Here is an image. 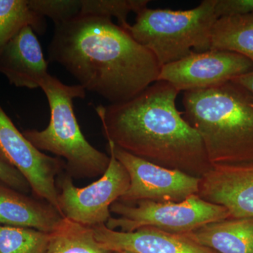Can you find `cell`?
Masks as SVG:
<instances>
[{"mask_svg": "<svg viewBox=\"0 0 253 253\" xmlns=\"http://www.w3.org/2000/svg\"><path fill=\"white\" fill-rule=\"evenodd\" d=\"M49 59L111 104L135 97L158 81L157 59L111 18L78 15L55 24Z\"/></svg>", "mask_w": 253, "mask_h": 253, "instance_id": "obj_1", "label": "cell"}, {"mask_svg": "<svg viewBox=\"0 0 253 253\" xmlns=\"http://www.w3.org/2000/svg\"><path fill=\"white\" fill-rule=\"evenodd\" d=\"M179 91L158 81L125 102L99 105L107 141L161 167L201 178L212 166L198 131L176 108Z\"/></svg>", "mask_w": 253, "mask_h": 253, "instance_id": "obj_2", "label": "cell"}, {"mask_svg": "<svg viewBox=\"0 0 253 253\" xmlns=\"http://www.w3.org/2000/svg\"><path fill=\"white\" fill-rule=\"evenodd\" d=\"M183 117L199 133L210 163H253V95L235 82L185 91Z\"/></svg>", "mask_w": 253, "mask_h": 253, "instance_id": "obj_3", "label": "cell"}, {"mask_svg": "<svg viewBox=\"0 0 253 253\" xmlns=\"http://www.w3.org/2000/svg\"><path fill=\"white\" fill-rule=\"evenodd\" d=\"M41 88L49 103V126L43 130L28 129L23 131V135L40 151L63 158L66 174L73 179L102 176L109 167L110 156L88 142L73 109V99H84L85 89L81 84H63L51 75Z\"/></svg>", "mask_w": 253, "mask_h": 253, "instance_id": "obj_4", "label": "cell"}, {"mask_svg": "<svg viewBox=\"0 0 253 253\" xmlns=\"http://www.w3.org/2000/svg\"><path fill=\"white\" fill-rule=\"evenodd\" d=\"M216 0H204L194 9L146 7L136 14L127 31L149 49L160 66L175 62L195 52L211 49V33L218 19Z\"/></svg>", "mask_w": 253, "mask_h": 253, "instance_id": "obj_5", "label": "cell"}, {"mask_svg": "<svg viewBox=\"0 0 253 253\" xmlns=\"http://www.w3.org/2000/svg\"><path fill=\"white\" fill-rule=\"evenodd\" d=\"M110 211L117 217L110 218L106 226L123 232L151 226L172 234H186L208 223L231 218L226 208L207 202L198 195L178 203L117 201Z\"/></svg>", "mask_w": 253, "mask_h": 253, "instance_id": "obj_6", "label": "cell"}, {"mask_svg": "<svg viewBox=\"0 0 253 253\" xmlns=\"http://www.w3.org/2000/svg\"><path fill=\"white\" fill-rule=\"evenodd\" d=\"M110 163L106 172L98 180L83 188L76 187L67 174L59 175L56 181L60 189L58 202L63 217L92 226L106 224L111 217L110 208L126 194L129 186V174L108 142Z\"/></svg>", "mask_w": 253, "mask_h": 253, "instance_id": "obj_7", "label": "cell"}, {"mask_svg": "<svg viewBox=\"0 0 253 253\" xmlns=\"http://www.w3.org/2000/svg\"><path fill=\"white\" fill-rule=\"evenodd\" d=\"M0 153L24 176L35 196L49 203L60 212L56 178L65 168L64 161L47 156L35 147L16 128L1 105Z\"/></svg>", "mask_w": 253, "mask_h": 253, "instance_id": "obj_8", "label": "cell"}, {"mask_svg": "<svg viewBox=\"0 0 253 253\" xmlns=\"http://www.w3.org/2000/svg\"><path fill=\"white\" fill-rule=\"evenodd\" d=\"M109 141L112 144L115 156L126 168L130 179L127 191L118 201L133 203L150 200L178 203L198 195L200 178L161 167L136 157Z\"/></svg>", "mask_w": 253, "mask_h": 253, "instance_id": "obj_9", "label": "cell"}, {"mask_svg": "<svg viewBox=\"0 0 253 253\" xmlns=\"http://www.w3.org/2000/svg\"><path fill=\"white\" fill-rule=\"evenodd\" d=\"M253 71V63L243 55L226 50L195 52L162 66L158 81L168 82L180 92L221 85Z\"/></svg>", "mask_w": 253, "mask_h": 253, "instance_id": "obj_10", "label": "cell"}, {"mask_svg": "<svg viewBox=\"0 0 253 253\" xmlns=\"http://www.w3.org/2000/svg\"><path fill=\"white\" fill-rule=\"evenodd\" d=\"M200 179L201 199L226 208L231 218L253 217V163L214 166Z\"/></svg>", "mask_w": 253, "mask_h": 253, "instance_id": "obj_11", "label": "cell"}, {"mask_svg": "<svg viewBox=\"0 0 253 253\" xmlns=\"http://www.w3.org/2000/svg\"><path fill=\"white\" fill-rule=\"evenodd\" d=\"M96 241L111 252L131 253H217L182 235L146 226L132 232L110 229L106 224L92 226Z\"/></svg>", "mask_w": 253, "mask_h": 253, "instance_id": "obj_12", "label": "cell"}, {"mask_svg": "<svg viewBox=\"0 0 253 253\" xmlns=\"http://www.w3.org/2000/svg\"><path fill=\"white\" fill-rule=\"evenodd\" d=\"M0 73L17 87H41L48 76L47 63L31 26H25L0 51Z\"/></svg>", "mask_w": 253, "mask_h": 253, "instance_id": "obj_13", "label": "cell"}, {"mask_svg": "<svg viewBox=\"0 0 253 253\" xmlns=\"http://www.w3.org/2000/svg\"><path fill=\"white\" fill-rule=\"evenodd\" d=\"M63 217L49 203L28 197L0 181V225L29 228L49 234Z\"/></svg>", "mask_w": 253, "mask_h": 253, "instance_id": "obj_14", "label": "cell"}, {"mask_svg": "<svg viewBox=\"0 0 253 253\" xmlns=\"http://www.w3.org/2000/svg\"><path fill=\"white\" fill-rule=\"evenodd\" d=\"M182 235L217 253H253V217L213 221Z\"/></svg>", "mask_w": 253, "mask_h": 253, "instance_id": "obj_15", "label": "cell"}, {"mask_svg": "<svg viewBox=\"0 0 253 253\" xmlns=\"http://www.w3.org/2000/svg\"><path fill=\"white\" fill-rule=\"evenodd\" d=\"M211 49L238 53L253 63V14L218 18L211 33Z\"/></svg>", "mask_w": 253, "mask_h": 253, "instance_id": "obj_16", "label": "cell"}, {"mask_svg": "<svg viewBox=\"0 0 253 253\" xmlns=\"http://www.w3.org/2000/svg\"><path fill=\"white\" fill-rule=\"evenodd\" d=\"M45 253H111L100 246L89 226L63 217L52 232Z\"/></svg>", "mask_w": 253, "mask_h": 253, "instance_id": "obj_17", "label": "cell"}, {"mask_svg": "<svg viewBox=\"0 0 253 253\" xmlns=\"http://www.w3.org/2000/svg\"><path fill=\"white\" fill-rule=\"evenodd\" d=\"M25 26L45 32V19L31 9L28 0H0V51Z\"/></svg>", "mask_w": 253, "mask_h": 253, "instance_id": "obj_18", "label": "cell"}, {"mask_svg": "<svg viewBox=\"0 0 253 253\" xmlns=\"http://www.w3.org/2000/svg\"><path fill=\"white\" fill-rule=\"evenodd\" d=\"M49 241V233L0 225V253H45Z\"/></svg>", "mask_w": 253, "mask_h": 253, "instance_id": "obj_19", "label": "cell"}, {"mask_svg": "<svg viewBox=\"0 0 253 253\" xmlns=\"http://www.w3.org/2000/svg\"><path fill=\"white\" fill-rule=\"evenodd\" d=\"M149 2L148 0H81L80 14L116 18L118 25L127 31L130 26L127 22L129 13L137 14Z\"/></svg>", "mask_w": 253, "mask_h": 253, "instance_id": "obj_20", "label": "cell"}, {"mask_svg": "<svg viewBox=\"0 0 253 253\" xmlns=\"http://www.w3.org/2000/svg\"><path fill=\"white\" fill-rule=\"evenodd\" d=\"M33 11L51 18L54 24L64 22L81 14V0H28Z\"/></svg>", "mask_w": 253, "mask_h": 253, "instance_id": "obj_21", "label": "cell"}, {"mask_svg": "<svg viewBox=\"0 0 253 253\" xmlns=\"http://www.w3.org/2000/svg\"><path fill=\"white\" fill-rule=\"evenodd\" d=\"M0 181L11 189L23 194L31 191V186L24 176L13 167L0 153Z\"/></svg>", "mask_w": 253, "mask_h": 253, "instance_id": "obj_22", "label": "cell"}, {"mask_svg": "<svg viewBox=\"0 0 253 253\" xmlns=\"http://www.w3.org/2000/svg\"><path fill=\"white\" fill-rule=\"evenodd\" d=\"M253 14V0H216L217 18Z\"/></svg>", "mask_w": 253, "mask_h": 253, "instance_id": "obj_23", "label": "cell"}, {"mask_svg": "<svg viewBox=\"0 0 253 253\" xmlns=\"http://www.w3.org/2000/svg\"><path fill=\"white\" fill-rule=\"evenodd\" d=\"M231 81L235 82L241 84L253 95V71L234 78Z\"/></svg>", "mask_w": 253, "mask_h": 253, "instance_id": "obj_24", "label": "cell"}, {"mask_svg": "<svg viewBox=\"0 0 253 253\" xmlns=\"http://www.w3.org/2000/svg\"><path fill=\"white\" fill-rule=\"evenodd\" d=\"M111 253H131L125 252V251H114V252H111Z\"/></svg>", "mask_w": 253, "mask_h": 253, "instance_id": "obj_25", "label": "cell"}]
</instances>
